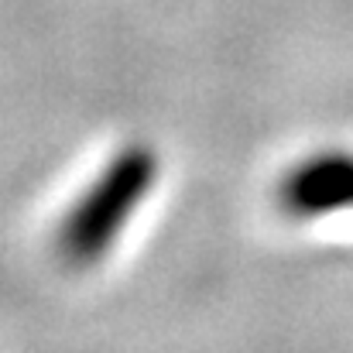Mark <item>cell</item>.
I'll return each instance as SVG.
<instances>
[{"instance_id":"cell-1","label":"cell","mask_w":353,"mask_h":353,"mask_svg":"<svg viewBox=\"0 0 353 353\" xmlns=\"http://www.w3.org/2000/svg\"><path fill=\"white\" fill-rule=\"evenodd\" d=\"M158 182V154L148 144H127L79 192L55 230V250L72 268L100 264L127 230L130 216Z\"/></svg>"},{"instance_id":"cell-2","label":"cell","mask_w":353,"mask_h":353,"mask_svg":"<svg viewBox=\"0 0 353 353\" xmlns=\"http://www.w3.org/2000/svg\"><path fill=\"white\" fill-rule=\"evenodd\" d=\"M288 220H319L353 210V151H319L295 161L274 189Z\"/></svg>"}]
</instances>
